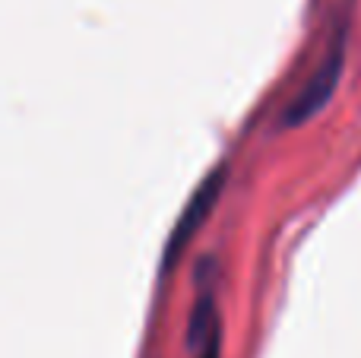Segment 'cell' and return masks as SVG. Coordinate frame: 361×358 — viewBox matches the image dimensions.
<instances>
[{"mask_svg":"<svg viewBox=\"0 0 361 358\" xmlns=\"http://www.w3.org/2000/svg\"><path fill=\"white\" fill-rule=\"evenodd\" d=\"M343 67H345V44H343V35H339V42L333 44V51H326V57L311 73V80L288 101L286 114H282V127H298L305 121H311L314 114L324 111L330 105L333 92H336L339 80H343Z\"/></svg>","mask_w":361,"mask_h":358,"instance_id":"6da1fadb","label":"cell"},{"mask_svg":"<svg viewBox=\"0 0 361 358\" xmlns=\"http://www.w3.org/2000/svg\"><path fill=\"white\" fill-rule=\"evenodd\" d=\"M222 184H225V171L222 168H212L209 175L203 178V184L193 190V197L187 200L180 219L175 222V228H171L169 245H165V270H169V266L180 257V251L190 245V238L200 232V228H203V222L209 219L212 206H216L219 194H222Z\"/></svg>","mask_w":361,"mask_h":358,"instance_id":"7a4b0ae2","label":"cell"},{"mask_svg":"<svg viewBox=\"0 0 361 358\" xmlns=\"http://www.w3.org/2000/svg\"><path fill=\"white\" fill-rule=\"evenodd\" d=\"M219 352H222V327L212 330L209 340L200 346V358H219Z\"/></svg>","mask_w":361,"mask_h":358,"instance_id":"3957f363","label":"cell"}]
</instances>
